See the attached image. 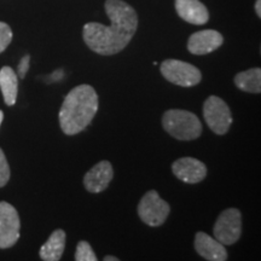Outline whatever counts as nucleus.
<instances>
[{
  "instance_id": "nucleus-3",
  "label": "nucleus",
  "mask_w": 261,
  "mask_h": 261,
  "mask_svg": "<svg viewBox=\"0 0 261 261\" xmlns=\"http://www.w3.org/2000/svg\"><path fill=\"white\" fill-rule=\"evenodd\" d=\"M162 126L166 132L178 140L197 139L202 133L201 121L188 110H167L162 116Z\"/></svg>"
},
{
  "instance_id": "nucleus-15",
  "label": "nucleus",
  "mask_w": 261,
  "mask_h": 261,
  "mask_svg": "<svg viewBox=\"0 0 261 261\" xmlns=\"http://www.w3.org/2000/svg\"><path fill=\"white\" fill-rule=\"evenodd\" d=\"M0 90L6 106H15L18 93V76L11 67L0 69Z\"/></svg>"
},
{
  "instance_id": "nucleus-9",
  "label": "nucleus",
  "mask_w": 261,
  "mask_h": 261,
  "mask_svg": "<svg viewBox=\"0 0 261 261\" xmlns=\"http://www.w3.org/2000/svg\"><path fill=\"white\" fill-rule=\"evenodd\" d=\"M172 171L179 180L196 184L203 180L207 175V167L203 162L194 158H181L173 162Z\"/></svg>"
},
{
  "instance_id": "nucleus-14",
  "label": "nucleus",
  "mask_w": 261,
  "mask_h": 261,
  "mask_svg": "<svg viewBox=\"0 0 261 261\" xmlns=\"http://www.w3.org/2000/svg\"><path fill=\"white\" fill-rule=\"evenodd\" d=\"M65 247V232L57 228L40 248V257L44 261H58L63 255Z\"/></svg>"
},
{
  "instance_id": "nucleus-5",
  "label": "nucleus",
  "mask_w": 261,
  "mask_h": 261,
  "mask_svg": "<svg viewBox=\"0 0 261 261\" xmlns=\"http://www.w3.org/2000/svg\"><path fill=\"white\" fill-rule=\"evenodd\" d=\"M169 212H171L169 204L163 201L155 190L146 192L138 205L139 218L143 223L151 227L161 226L168 218Z\"/></svg>"
},
{
  "instance_id": "nucleus-6",
  "label": "nucleus",
  "mask_w": 261,
  "mask_h": 261,
  "mask_svg": "<svg viewBox=\"0 0 261 261\" xmlns=\"http://www.w3.org/2000/svg\"><path fill=\"white\" fill-rule=\"evenodd\" d=\"M203 116L210 128L217 135H225L232 123L230 108L223 99L217 96L207 98L203 106Z\"/></svg>"
},
{
  "instance_id": "nucleus-1",
  "label": "nucleus",
  "mask_w": 261,
  "mask_h": 261,
  "mask_svg": "<svg viewBox=\"0 0 261 261\" xmlns=\"http://www.w3.org/2000/svg\"><path fill=\"white\" fill-rule=\"evenodd\" d=\"M106 12L110 25L89 22L84 25L83 37L93 52L112 56L122 51L138 28V15L132 6L123 0H107Z\"/></svg>"
},
{
  "instance_id": "nucleus-4",
  "label": "nucleus",
  "mask_w": 261,
  "mask_h": 261,
  "mask_svg": "<svg viewBox=\"0 0 261 261\" xmlns=\"http://www.w3.org/2000/svg\"><path fill=\"white\" fill-rule=\"evenodd\" d=\"M160 70L166 80L181 87L196 86L201 83L202 79L201 71L198 70V68L178 60L163 61Z\"/></svg>"
},
{
  "instance_id": "nucleus-10",
  "label": "nucleus",
  "mask_w": 261,
  "mask_h": 261,
  "mask_svg": "<svg viewBox=\"0 0 261 261\" xmlns=\"http://www.w3.org/2000/svg\"><path fill=\"white\" fill-rule=\"evenodd\" d=\"M224 42L223 35L213 29L196 32L189 38L188 50L192 55H207L218 50Z\"/></svg>"
},
{
  "instance_id": "nucleus-18",
  "label": "nucleus",
  "mask_w": 261,
  "mask_h": 261,
  "mask_svg": "<svg viewBox=\"0 0 261 261\" xmlns=\"http://www.w3.org/2000/svg\"><path fill=\"white\" fill-rule=\"evenodd\" d=\"M12 31L5 22H0V54H3L12 41Z\"/></svg>"
},
{
  "instance_id": "nucleus-2",
  "label": "nucleus",
  "mask_w": 261,
  "mask_h": 261,
  "mask_svg": "<svg viewBox=\"0 0 261 261\" xmlns=\"http://www.w3.org/2000/svg\"><path fill=\"white\" fill-rule=\"evenodd\" d=\"M98 94L90 85H79L67 94L60 110V125L63 133L74 136L83 132L98 110Z\"/></svg>"
},
{
  "instance_id": "nucleus-16",
  "label": "nucleus",
  "mask_w": 261,
  "mask_h": 261,
  "mask_svg": "<svg viewBox=\"0 0 261 261\" xmlns=\"http://www.w3.org/2000/svg\"><path fill=\"white\" fill-rule=\"evenodd\" d=\"M234 85L240 90L249 93H260L261 91V69L253 68L234 76Z\"/></svg>"
},
{
  "instance_id": "nucleus-23",
  "label": "nucleus",
  "mask_w": 261,
  "mask_h": 261,
  "mask_svg": "<svg viewBox=\"0 0 261 261\" xmlns=\"http://www.w3.org/2000/svg\"><path fill=\"white\" fill-rule=\"evenodd\" d=\"M104 261H119V257H115V256H110L108 255L104 257Z\"/></svg>"
},
{
  "instance_id": "nucleus-12",
  "label": "nucleus",
  "mask_w": 261,
  "mask_h": 261,
  "mask_svg": "<svg viewBox=\"0 0 261 261\" xmlns=\"http://www.w3.org/2000/svg\"><path fill=\"white\" fill-rule=\"evenodd\" d=\"M175 10L188 23L202 25L210 21V12L200 0H175Z\"/></svg>"
},
{
  "instance_id": "nucleus-24",
  "label": "nucleus",
  "mask_w": 261,
  "mask_h": 261,
  "mask_svg": "<svg viewBox=\"0 0 261 261\" xmlns=\"http://www.w3.org/2000/svg\"><path fill=\"white\" fill-rule=\"evenodd\" d=\"M3 120H4V113H3L2 110H0V126H2Z\"/></svg>"
},
{
  "instance_id": "nucleus-13",
  "label": "nucleus",
  "mask_w": 261,
  "mask_h": 261,
  "mask_svg": "<svg viewBox=\"0 0 261 261\" xmlns=\"http://www.w3.org/2000/svg\"><path fill=\"white\" fill-rule=\"evenodd\" d=\"M195 249L205 260L225 261L227 252L224 244L204 232H197L195 236Z\"/></svg>"
},
{
  "instance_id": "nucleus-7",
  "label": "nucleus",
  "mask_w": 261,
  "mask_h": 261,
  "mask_svg": "<svg viewBox=\"0 0 261 261\" xmlns=\"http://www.w3.org/2000/svg\"><path fill=\"white\" fill-rule=\"evenodd\" d=\"M214 237L224 246H231L242 233V214L236 208H228L219 215L214 225Z\"/></svg>"
},
{
  "instance_id": "nucleus-20",
  "label": "nucleus",
  "mask_w": 261,
  "mask_h": 261,
  "mask_svg": "<svg viewBox=\"0 0 261 261\" xmlns=\"http://www.w3.org/2000/svg\"><path fill=\"white\" fill-rule=\"evenodd\" d=\"M29 65H31V56H29V55H25L24 57H22L21 62L18 63V68H17L18 77L24 79L25 75H27V71L29 69Z\"/></svg>"
},
{
  "instance_id": "nucleus-8",
  "label": "nucleus",
  "mask_w": 261,
  "mask_h": 261,
  "mask_svg": "<svg viewBox=\"0 0 261 261\" xmlns=\"http://www.w3.org/2000/svg\"><path fill=\"white\" fill-rule=\"evenodd\" d=\"M21 220L16 208L8 202H0V249L15 246L19 240Z\"/></svg>"
},
{
  "instance_id": "nucleus-19",
  "label": "nucleus",
  "mask_w": 261,
  "mask_h": 261,
  "mask_svg": "<svg viewBox=\"0 0 261 261\" xmlns=\"http://www.w3.org/2000/svg\"><path fill=\"white\" fill-rule=\"evenodd\" d=\"M10 175H11V172H10L9 162L6 160L4 151L0 149V188L5 187L8 184Z\"/></svg>"
},
{
  "instance_id": "nucleus-17",
  "label": "nucleus",
  "mask_w": 261,
  "mask_h": 261,
  "mask_svg": "<svg viewBox=\"0 0 261 261\" xmlns=\"http://www.w3.org/2000/svg\"><path fill=\"white\" fill-rule=\"evenodd\" d=\"M75 260L76 261H97V256L86 241H80L76 246V252H75Z\"/></svg>"
},
{
  "instance_id": "nucleus-22",
  "label": "nucleus",
  "mask_w": 261,
  "mask_h": 261,
  "mask_svg": "<svg viewBox=\"0 0 261 261\" xmlns=\"http://www.w3.org/2000/svg\"><path fill=\"white\" fill-rule=\"evenodd\" d=\"M62 76H63V71L62 70H58V71H56V73H54V75H52V77H55L56 80L62 79Z\"/></svg>"
},
{
  "instance_id": "nucleus-11",
  "label": "nucleus",
  "mask_w": 261,
  "mask_h": 261,
  "mask_svg": "<svg viewBox=\"0 0 261 261\" xmlns=\"http://www.w3.org/2000/svg\"><path fill=\"white\" fill-rule=\"evenodd\" d=\"M114 175L113 166L109 161H100L93 166L84 177V185L92 194L102 192L110 184Z\"/></svg>"
},
{
  "instance_id": "nucleus-21",
  "label": "nucleus",
  "mask_w": 261,
  "mask_h": 261,
  "mask_svg": "<svg viewBox=\"0 0 261 261\" xmlns=\"http://www.w3.org/2000/svg\"><path fill=\"white\" fill-rule=\"evenodd\" d=\"M255 11H256V15L257 17H261V0H256L255 2Z\"/></svg>"
}]
</instances>
